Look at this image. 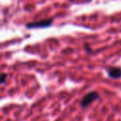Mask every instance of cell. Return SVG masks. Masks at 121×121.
Segmentation results:
<instances>
[{
    "instance_id": "1",
    "label": "cell",
    "mask_w": 121,
    "mask_h": 121,
    "mask_svg": "<svg viewBox=\"0 0 121 121\" xmlns=\"http://www.w3.org/2000/svg\"><path fill=\"white\" fill-rule=\"evenodd\" d=\"M98 97H99V95L96 92H90V93H88L87 95H85L83 96V98L81 99V102H80V106L82 108H86L92 102H94L95 100H96Z\"/></svg>"
},
{
    "instance_id": "2",
    "label": "cell",
    "mask_w": 121,
    "mask_h": 121,
    "mask_svg": "<svg viewBox=\"0 0 121 121\" xmlns=\"http://www.w3.org/2000/svg\"><path fill=\"white\" fill-rule=\"evenodd\" d=\"M53 20L52 19H44L37 22H31L26 25L27 28H42V27H47L52 25Z\"/></svg>"
},
{
    "instance_id": "3",
    "label": "cell",
    "mask_w": 121,
    "mask_h": 121,
    "mask_svg": "<svg viewBox=\"0 0 121 121\" xmlns=\"http://www.w3.org/2000/svg\"><path fill=\"white\" fill-rule=\"evenodd\" d=\"M107 72L112 78H119L121 77V68L119 67H110L107 69Z\"/></svg>"
},
{
    "instance_id": "4",
    "label": "cell",
    "mask_w": 121,
    "mask_h": 121,
    "mask_svg": "<svg viewBox=\"0 0 121 121\" xmlns=\"http://www.w3.org/2000/svg\"><path fill=\"white\" fill-rule=\"evenodd\" d=\"M6 78H7V75L6 74H1L0 75V84L1 83H4L5 80H6Z\"/></svg>"
},
{
    "instance_id": "5",
    "label": "cell",
    "mask_w": 121,
    "mask_h": 121,
    "mask_svg": "<svg viewBox=\"0 0 121 121\" xmlns=\"http://www.w3.org/2000/svg\"><path fill=\"white\" fill-rule=\"evenodd\" d=\"M84 47H85V49H86V50H88L89 52H91V51H92V50H91V48L89 47V45H88V44H85V45H84Z\"/></svg>"
}]
</instances>
